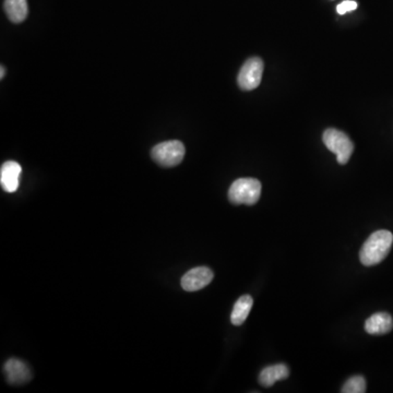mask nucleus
<instances>
[{"label": "nucleus", "instance_id": "nucleus-7", "mask_svg": "<svg viewBox=\"0 0 393 393\" xmlns=\"http://www.w3.org/2000/svg\"><path fill=\"white\" fill-rule=\"evenodd\" d=\"M5 375L11 385H22L32 378L31 370L26 363L17 358H10L5 364Z\"/></svg>", "mask_w": 393, "mask_h": 393}, {"label": "nucleus", "instance_id": "nucleus-13", "mask_svg": "<svg viewBox=\"0 0 393 393\" xmlns=\"http://www.w3.org/2000/svg\"><path fill=\"white\" fill-rule=\"evenodd\" d=\"M342 393H365L366 381L363 376H354L349 378V381L342 387Z\"/></svg>", "mask_w": 393, "mask_h": 393}, {"label": "nucleus", "instance_id": "nucleus-14", "mask_svg": "<svg viewBox=\"0 0 393 393\" xmlns=\"http://www.w3.org/2000/svg\"><path fill=\"white\" fill-rule=\"evenodd\" d=\"M356 8H358V3H356V1L347 0V1H343V3L338 6L337 11L339 15H344V13L355 10Z\"/></svg>", "mask_w": 393, "mask_h": 393}, {"label": "nucleus", "instance_id": "nucleus-3", "mask_svg": "<svg viewBox=\"0 0 393 393\" xmlns=\"http://www.w3.org/2000/svg\"><path fill=\"white\" fill-rule=\"evenodd\" d=\"M322 140L326 147L337 155L339 164L344 165L349 162V157H352L354 151V144L344 132L338 129H326L324 132Z\"/></svg>", "mask_w": 393, "mask_h": 393}, {"label": "nucleus", "instance_id": "nucleus-5", "mask_svg": "<svg viewBox=\"0 0 393 393\" xmlns=\"http://www.w3.org/2000/svg\"><path fill=\"white\" fill-rule=\"evenodd\" d=\"M263 68H265V64L259 57H252L247 60L237 78L239 87L244 91H252L259 87Z\"/></svg>", "mask_w": 393, "mask_h": 393}, {"label": "nucleus", "instance_id": "nucleus-9", "mask_svg": "<svg viewBox=\"0 0 393 393\" xmlns=\"http://www.w3.org/2000/svg\"><path fill=\"white\" fill-rule=\"evenodd\" d=\"M393 328V319L387 313H377L366 320L365 330L374 335L389 333Z\"/></svg>", "mask_w": 393, "mask_h": 393}, {"label": "nucleus", "instance_id": "nucleus-11", "mask_svg": "<svg viewBox=\"0 0 393 393\" xmlns=\"http://www.w3.org/2000/svg\"><path fill=\"white\" fill-rule=\"evenodd\" d=\"M254 299L250 295H244L238 298L231 314V322L234 326H242L246 322L247 317L252 311Z\"/></svg>", "mask_w": 393, "mask_h": 393}, {"label": "nucleus", "instance_id": "nucleus-6", "mask_svg": "<svg viewBox=\"0 0 393 393\" xmlns=\"http://www.w3.org/2000/svg\"><path fill=\"white\" fill-rule=\"evenodd\" d=\"M213 278V271L209 268H195L184 275L182 279V288L187 292H195L209 286Z\"/></svg>", "mask_w": 393, "mask_h": 393}, {"label": "nucleus", "instance_id": "nucleus-2", "mask_svg": "<svg viewBox=\"0 0 393 393\" xmlns=\"http://www.w3.org/2000/svg\"><path fill=\"white\" fill-rule=\"evenodd\" d=\"M261 183L256 178H239L232 184L229 199L233 204L254 206L259 201Z\"/></svg>", "mask_w": 393, "mask_h": 393}, {"label": "nucleus", "instance_id": "nucleus-8", "mask_svg": "<svg viewBox=\"0 0 393 393\" xmlns=\"http://www.w3.org/2000/svg\"><path fill=\"white\" fill-rule=\"evenodd\" d=\"M21 172L22 168L19 163L15 161L3 163L0 170V184L3 191L7 193H15L18 191Z\"/></svg>", "mask_w": 393, "mask_h": 393}, {"label": "nucleus", "instance_id": "nucleus-4", "mask_svg": "<svg viewBox=\"0 0 393 393\" xmlns=\"http://www.w3.org/2000/svg\"><path fill=\"white\" fill-rule=\"evenodd\" d=\"M185 146L178 140L162 142L152 149V159L157 164L164 167H173L180 164L185 157Z\"/></svg>", "mask_w": 393, "mask_h": 393}, {"label": "nucleus", "instance_id": "nucleus-10", "mask_svg": "<svg viewBox=\"0 0 393 393\" xmlns=\"http://www.w3.org/2000/svg\"><path fill=\"white\" fill-rule=\"evenodd\" d=\"M288 376H290V369L284 364L268 366L261 370L259 375V383L265 388H269V387H272L277 381L286 379Z\"/></svg>", "mask_w": 393, "mask_h": 393}, {"label": "nucleus", "instance_id": "nucleus-15", "mask_svg": "<svg viewBox=\"0 0 393 393\" xmlns=\"http://www.w3.org/2000/svg\"><path fill=\"white\" fill-rule=\"evenodd\" d=\"M3 76H5V69H3V67H1V73H0V77H1V79H3Z\"/></svg>", "mask_w": 393, "mask_h": 393}, {"label": "nucleus", "instance_id": "nucleus-12", "mask_svg": "<svg viewBox=\"0 0 393 393\" xmlns=\"http://www.w3.org/2000/svg\"><path fill=\"white\" fill-rule=\"evenodd\" d=\"M5 11L13 24H20L28 17V0H5Z\"/></svg>", "mask_w": 393, "mask_h": 393}, {"label": "nucleus", "instance_id": "nucleus-1", "mask_svg": "<svg viewBox=\"0 0 393 393\" xmlns=\"http://www.w3.org/2000/svg\"><path fill=\"white\" fill-rule=\"evenodd\" d=\"M393 244V235L391 232L381 229L368 237L360 252V260L366 267L381 263L390 252Z\"/></svg>", "mask_w": 393, "mask_h": 393}]
</instances>
